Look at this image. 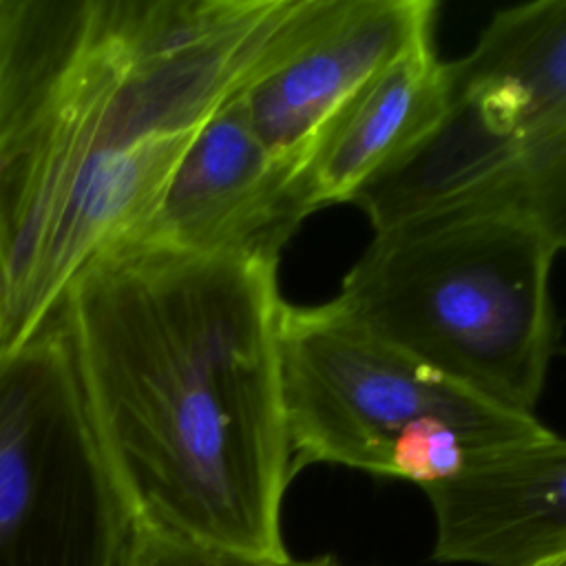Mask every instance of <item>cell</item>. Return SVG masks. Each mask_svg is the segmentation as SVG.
Wrapping results in <instances>:
<instances>
[{
  "mask_svg": "<svg viewBox=\"0 0 566 566\" xmlns=\"http://www.w3.org/2000/svg\"><path fill=\"white\" fill-rule=\"evenodd\" d=\"M296 0H0V347L135 237Z\"/></svg>",
  "mask_w": 566,
  "mask_h": 566,
  "instance_id": "1",
  "label": "cell"
},
{
  "mask_svg": "<svg viewBox=\"0 0 566 566\" xmlns=\"http://www.w3.org/2000/svg\"><path fill=\"white\" fill-rule=\"evenodd\" d=\"M276 263L128 239L66 287L55 316L133 524L290 555Z\"/></svg>",
  "mask_w": 566,
  "mask_h": 566,
  "instance_id": "2",
  "label": "cell"
},
{
  "mask_svg": "<svg viewBox=\"0 0 566 566\" xmlns=\"http://www.w3.org/2000/svg\"><path fill=\"white\" fill-rule=\"evenodd\" d=\"M555 256L506 208L447 203L376 230L332 301L442 378L535 416L557 343Z\"/></svg>",
  "mask_w": 566,
  "mask_h": 566,
  "instance_id": "3",
  "label": "cell"
},
{
  "mask_svg": "<svg viewBox=\"0 0 566 566\" xmlns=\"http://www.w3.org/2000/svg\"><path fill=\"white\" fill-rule=\"evenodd\" d=\"M447 80L440 122L352 203L374 230L447 203L506 208L566 252V0L500 9Z\"/></svg>",
  "mask_w": 566,
  "mask_h": 566,
  "instance_id": "4",
  "label": "cell"
},
{
  "mask_svg": "<svg viewBox=\"0 0 566 566\" xmlns=\"http://www.w3.org/2000/svg\"><path fill=\"white\" fill-rule=\"evenodd\" d=\"M281 385L294 473L340 464L420 489L551 433L442 378L334 301L283 305Z\"/></svg>",
  "mask_w": 566,
  "mask_h": 566,
  "instance_id": "5",
  "label": "cell"
},
{
  "mask_svg": "<svg viewBox=\"0 0 566 566\" xmlns=\"http://www.w3.org/2000/svg\"><path fill=\"white\" fill-rule=\"evenodd\" d=\"M130 528L53 316L0 347V566H117Z\"/></svg>",
  "mask_w": 566,
  "mask_h": 566,
  "instance_id": "6",
  "label": "cell"
},
{
  "mask_svg": "<svg viewBox=\"0 0 566 566\" xmlns=\"http://www.w3.org/2000/svg\"><path fill=\"white\" fill-rule=\"evenodd\" d=\"M436 11L431 0H298L276 49L239 93L265 148L307 166L345 104L433 31Z\"/></svg>",
  "mask_w": 566,
  "mask_h": 566,
  "instance_id": "7",
  "label": "cell"
},
{
  "mask_svg": "<svg viewBox=\"0 0 566 566\" xmlns=\"http://www.w3.org/2000/svg\"><path fill=\"white\" fill-rule=\"evenodd\" d=\"M312 212L305 166L265 148L237 95L195 135L153 214L130 239L279 261Z\"/></svg>",
  "mask_w": 566,
  "mask_h": 566,
  "instance_id": "8",
  "label": "cell"
},
{
  "mask_svg": "<svg viewBox=\"0 0 566 566\" xmlns=\"http://www.w3.org/2000/svg\"><path fill=\"white\" fill-rule=\"evenodd\" d=\"M422 491L438 562L537 566L566 553V438L553 431Z\"/></svg>",
  "mask_w": 566,
  "mask_h": 566,
  "instance_id": "9",
  "label": "cell"
},
{
  "mask_svg": "<svg viewBox=\"0 0 566 566\" xmlns=\"http://www.w3.org/2000/svg\"><path fill=\"white\" fill-rule=\"evenodd\" d=\"M447 104V62L438 57L431 31L382 66L318 137L305 166L314 210L352 203L440 122Z\"/></svg>",
  "mask_w": 566,
  "mask_h": 566,
  "instance_id": "10",
  "label": "cell"
},
{
  "mask_svg": "<svg viewBox=\"0 0 566 566\" xmlns=\"http://www.w3.org/2000/svg\"><path fill=\"white\" fill-rule=\"evenodd\" d=\"M117 566H340L334 557H259L199 544L144 524H133Z\"/></svg>",
  "mask_w": 566,
  "mask_h": 566,
  "instance_id": "11",
  "label": "cell"
},
{
  "mask_svg": "<svg viewBox=\"0 0 566 566\" xmlns=\"http://www.w3.org/2000/svg\"><path fill=\"white\" fill-rule=\"evenodd\" d=\"M537 566H566V553H564V555H557V557H553V559H546V562H542V564H537Z\"/></svg>",
  "mask_w": 566,
  "mask_h": 566,
  "instance_id": "12",
  "label": "cell"
}]
</instances>
